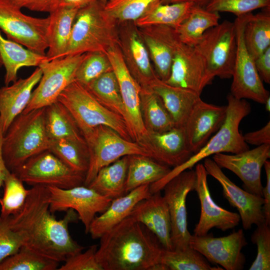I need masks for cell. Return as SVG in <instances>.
Instances as JSON below:
<instances>
[{
  "instance_id": "cell-1",
  "label": "cell",
  "mask_w": 270,
  "mask_h": 270,
  "mask_svg": "<svg viewBox=\"0 0 270 270\" xmlns=\"http://www.w3.org/2000/svg\"><path fill=\"white\" fill-rule=\"evenodd\" d=\"M78 220L72 209L66 210L62 219H56L50 210L48 190L42 186L29 189L22 207L10 216L12 228L21 236L23 246L59 262L84 248L72 238L68 228Z\"/></svg>"
},
{
  "instance_id": "cell-2",
  "label": "cell",
  "mask_w": 270,
  "mask_h": 270,
  "mask_svg": "<svg viewBox=\"0 0 270 270\" xmlns=\"http://www.w3.org/2000/svg\"><path fill=\"white\" fill-rule=\"evenodd\" d=\"M96 258L103 270H151L164 247L142 223L128 216L100 238Z\"/></svg>"
},
{
  "instance_id": "cell-3",
  "label": "cell",
  "mask_w": 270,
  "mask_h": 270,
  "mask_svg": "<svg viewBox=\"0 0 270 270\" xmlns=\"http://www.w3.org/2000/svg\"><path fill=\"white\" fill-rule=\"evenodd\" d=\"M228 104L225 120L213 136L196 152L185 162L173 168L162 178L150 185L151 194L162 190L166 184L181 172L192 169L200 161L218 153L237 154L249 149L240 132L242 120L251 110L250 104L244 99H238L230 94L227 96Z\"/></svg>"
},
{
  "instance_id": "cell-4",
  "label": "cell",
  "mask_w": 270,
  "mask_h": 270,
  "mask_svg": "<svg viewBox=\"0 0 270 270\" xmlns=\"http://www.w3.org/2000/svg\"><path fill=\"white\" fill-rule=\"evenodd\" d=\"M45 107L22 113L3 134L2 154L13 172L28 158L48 149L50 139L44 124Z\"/></svg>"
},
{
  "instance_id": "cell-5",
  "label": "cell",
  "mask_w": 270,
  "mask_h": 270,
  "mask_svg": "<svg viewBox=\"0 0 270 270\" xmlns=\"http://www.w3.org/2000/svg\"><path fill=\"white\" fill-rule=\"evenodd\" d=\"M98 0L78 10L64 56L92 52L106 53L120 44L115 20Z\"/></svg>"
},
{
  "instance_id": "cell-6",
  "label": "cell",
  "mask_w": 270,
  "mask_h": 270,
  "mask_svg": "<svg viewBox=\"0 0 270 270\" xmlns=\"http://www.w3.org/2000/svg\"><path fill=\"white\" fill-rule=\"evenodd\" d=\"M57 101L71 114L84 136L95 128L104 126L125 139L134 141L124 118L102 105L79 82L75 80L72 82L62 92Z\"/></svg>"
},
{
  "instance_id": "cell-7",
  "label": "cell",
  "mask_w": 270,
  "mask_h": 270,
  "mask_svg": "<svg viewBox=\"0 0 270 270\" xmlns=\"http://www.w3.org/2000/svg\"><path fill=\"white\" fill-rule=\"evenodd\" d=\"M89 154V166L84 185L88 186L103 167L124 156L140 154L150 157L140 144L125 139L112 128L99 126L84 136Z\"/></svg>"
},
{
  "instance_id": "cell-8",
  "label": "cell",
  "mask_w": 270,
  "mask_h": 270,
  "mask_svg": "<svg viewBox=\"0 0 270 270\" xmlns=\"http://www.w3.org/2000/svg\"><path fill=\"white\" fill-rule=\"evenodd\" d=\"M204 58L210 78L232 77L237 42L234 22L225 20L207 30L194 46Z\"/></svg>"
},
{
  "instance_id": "cell-9",
  "label": "cell",
  "mask_w": 270,
  "mask_h": 270,
  "mask_svg": "<svg viewBox=\"0 0 270 270\" xmlns=\"http://www.w3.org/2000/svg\"><path fill=\"white\" fill-rule=\"evenodd\" d=\"M12 173L32 186L64 189L84 185L86 176L72 169L48 150L30 158Z\"/></svg>"
},
{
  "instance_id": "cell-10",
  "label": "cell",
  "mask_w": 270,
  "mask_h": 270,
  "mask_svg": "<svg viewBox=\"0 0 270 270\" xmlns=\"http://www.w3.org/2000/svg\"><path fill=\"white\" fill-rule=\"evenodd\" d=\"M9 0H0V30L7 38L37 54L46 55L49 17L24 14Z\"/></svg>"
},
{
  "instance_id": "cell-11",
  "label": "cell",
  "mask_w": 270,
  "mask_h": 270,
  "mask_svg": "<svg viewBox=\"0 0 270 270\" xmlns=\"http://www.w3.org/2000/svg\"><path fill=\"white\" fill-rule=\"evenodd\" d=\"M86 54L46 60L39 67L42 77L30 100L22 113L46 107L56 102L62 92L75 80L77 69Z\"/></svg>"
},
{
  "instance_id": "cell-12",
  "label": "cell",
  "mask_w": 270,
  "mask_h": 270,
  "mask_svg": "<svg viewBox=\"0 0 270 270\" xmlns=\"http://www.w3.org/2000/svg\"><path fill=\"white\" fill-rule=\"evenodd\" d=\"M248 14L236 16V26L237 49L232 75L230 94L238 99H249L264 104L270 96L256 70L254 59L246 47L243 36Z\"/></svg>"
},
{
  "instance_id": "cell-13",
  "label": "cell",
  "mask_w": 270,
  "mask_h": 270,
  "mask_svg": "<svg viewBox=\"0 0 270 270\" xmlns=\"http://www.w3.org/2000/svg\"><path fill=\"white\" fill-rule=\"evenodd\" d=\"M195 183L196 172L190 169L177 174L163 188L170 218L172 250H183L190 246L191 234L188 229L186 198L194 190Z\"/></svg>"
},
{
  "instance_id": "cell-14",
  "label": "cell",
  "mask_w": 270,
  "mask_h": 270,
  "mask_svg": "<svg viewBox=\"0 0 270 270\" xmlns=\"http://www.w3.org/2000/svg\"><path fill=\"white\" fill-rule=\"evenodd\" d=\"M46 187L49 192L51 212L74 210L84 225L86 234H88L90 224L96 214L104 212L112 200L84 185L67 189L52 186Z\"/></svg>"
},
{
  "instance_id": "cell-15",
  "label": "cell",
  "mask_w": 270,
  "mask_h": 270,
  "mask_svg": "<svg viewBox=\"0 0 270 270\" xmlns=\"http://www.w3.org/2000/svg\"><path fill=\"white\" fill-rule=\"evenodd\" d=\"M248 244L242 229L226 236L215 238L208 234L191 235L189 245L210 262L221 266L226 270H242L246 258L242 252Z\"/></svg>"
},
{
  "instance_id": "cell-16",
  "label": "cell",
  "mask_w": 270,
  "mask_h": 270,
  "mask_svg": "<svg viewBox=\"0 0 270 270\" xmlns=\"http://www.w3.org/2000/svg\"><path fill=\"white\" fill-rule=\"evenodd\" d=\"M106 54L118 84L132 139L140 144L147 132L140 112L142 88L128 70L119 46Z\"/></svg>"
},
{
  "instance_id": "cell-17",
  "label": "cell",
  "mask_w": 270,
  "mask_h": 270,
  "mask_svg": "<svg viewBox=\"0 0 270 270\" xmlns=\"http://www.w3.org/2000/svg\"><path fill=\"white\" fill-rule=\"evenodd\" d=\"M270 158V144L237 154L218 153L212 156V160L221 168L230 170L242 180L245 190L262 197L261 171Z\"/></svg>"
},
{
  "instance_id": "cell-18",
  "label": "cell",
  "mask_w": 270,
  "mask_h": 270,
  "mask_svg": "<svg viewBox=\"0 0 270 270\" xmlns=\"http://www.w3.org/2000/svg\"><path fill=\"white\" fill-rule=\"evenodd\" d=\"M212 82L201 54L195 47L180 40L174 53L170 76L164 82L200 95L204 88Z\"/></svg>"
},
{
  "instance_id": "cell-19",
  "label": "cell",
  "mask_w": 270,
  "mask_h": 270,
  "mask_svg": "<svg viewBox=\"0 0 270 270\" xmlns=\"http://www.w3.org/2000/svg\"><path fill=\"white\" fill-rule=\"evenodd\" d=\"M204 166L208 174L215 178L221 185L224 196L230 205L238 212L242 228H251L265 222L262 212L264 198L242 189L223 172L222 168L212 159L206 158Z\"/></svg>"
},
{
  "instance_id": "cell-20",
  "label": "cell",
  "mask_w": 270,
  "mask_h": 270,
  "mask_svg": "<svg viewBox=\"0 0 270 270\" xmlns=\"http://www.w3.org/2000/svg\"><path fill=\"white\" fill-rule=\"evenodd\" d=\"M196 190L200 203L199 220L194 230V235H206L210 230L216 228L226 231L234 228L240 220L238 213L228 210L214 202L208 182V174L202 164H197L195 168Z\"/></svg>"
},
{
  "instance_id": "cell-21",
  "label": "cell",
  "mask_w": 270,
  "mask_h": 270,
  "mask_svg": "<svg viewBox=\"0 0 270 270\" xmlns=\"http://www.w3.org/2000/svg\"><path fill=\"white\" fill-rule=\"evenodd\" d=\"M140 144L154 160L173 168L185 162L192 155L184 128L174 126L164 132H147Z\"/></svg>"
},
{
  "instance_id": "cell-22",
  "label": "cell",
  "mask_w": 270,
  "mask_h": 270,
  "mask_svg": "<svg viewBox=\"0 0 270 270\" xmlns=\"http://www.w3.org/2000/svg\"><path fill=\"white\" fill-rule=\"evenodd\" d=\"M154 66L158 77L168 78L176 46L180 41L176 30L166 26L137 27Z\"/></svg>"
},
{
  "instance_id": "cell-23",
  "label": "cell",
  "mask_w": 270,
  "mask_h": 270,
  "mask_svg": "<svg viewBox=\"0 0 270 270\" xmlns=\"http://www.w3.org/2000/svg\"><path fill=\"white\" fill-rule=\"evenodd\" d=\"M226 106H220L204 102L201 98L192 108L184 126L189 148L198 152L224 123Z\"/></svg>"
},
{
  "instance_id": "cell-24",
  "label": "cell",
  "mask_w": 270,
  "mask_h": 270,
  "mask_svg": "<svg viewBox=\"0 0 270 270\" xmlns=\"http://www.w3.org/2000/svg\"><path fill=\"white\" fill-rule=\"evenodd\" d=\"M124 30L119 36V46L126 65L142 88H150L158 77L148 50L135 25Z\"/></svg>"
},
{
  "instance_id": "cell-25",
  "label": "cell",
  "mask_w": 270,
  "mask_h": 270,
  "mask_svg": "<svg viewBox=\"0 0 270 270\" xmlns=\"http://www.w3.org/2000/svg\"><path fill=\"white\" fill-rule=\"evenodd\" d=\"M129 216L151 231L164 249L172 250L170 215L167 203L160 191L139 202Z\"/></svg>"
},
{
  "instance_id": "cell-26",
  "label": "cell",
  "mask_w": 270,
  "mask_h": 270,
  "mask_svg": "<svg viewBox=\"0 0 270 270\" xmlns=\"http://www.w3.org/2000/svg\"><path fill=\"white\" fill-rule=\"evenodd\" d=\"M42 75L41 69L37 67L28 77L0 88V122L3 134L28 106Z\"/></svg>"
},
{
  "instance_id": "cell-27",
  "label": "cell",
  "mask_w": 270,
  "mask_h": 270,
  "mask_svg": "<svg viewBox=\"0 0 270 270\" xmlns=\"http://www.w3.org/2000/svg\"><path fill=\"white\" fill-rule=\"evenodd\" d=\"M150 185L140 186L124 195L114 199L107 209L99 216H96L91 222L88 233L93 239L100 238L129 216L134 206L152 194Z\"/></svg>"
},
{
  "instance_id": "cell-28",
  "label": "cell",
  "mask_w": 270,
  "mask_h": 270,
  "mask_svg": "<svg viewBox=\"0 0 270 270\" xmlns=\"http://www.w3.org/2000/svg\"><path fill=\"white\" fill-rule=\"evenodd\" d=\"M162 100L175 126L184 128L200 95L192 90L170 86L157 78L150 88Z\"/></svg>"
},
{
  "instance_id": "cell-29",
  "label": "cell",
  "mask_w": 270,
  "mask_h": 270,
  "mask_svg": "<svg viewBox=\"0 0 270 270\" xmlns=\"http://www.w3.org/2000/svg\"><path fill=\"white\" fill-rule=\"evenodd\" d=\"M78 10L58 7L50 13L46 54L48 60L64 56Z\"/></svg>"
},
{
  "instance_id": "cell-30",
  "label": "cell",
  "mask_w": 270,
  "mask_h": 270,
  "mask_svg": "<svg viewBox=\"0 0 270 270\" xmlns=\"http://www.w3.org/2000/svg\"><path fill=\"white\" fill-rule=\"evenodd\" d=\"M0 56L5 68V86H8L18 80V72L21 68L38 67L48 60L46 55L37 54L16 42L5 38L0 30Z\"/></svg>"
},
{
  "instance_id": "cell-31",
  "label": "cell",
  "mask_w": 270,
  "mask_h": 270,
  "mask_svg": "<svg viewBox=\"0 0 270 270\" xmlns=\"http://www.w3.org/2000/svg\"><path fill=\"white\" fill-rule=\"evenodd\" d=\"M171 168L150 156H128L125 194L142 185L154 183L165 176Z\"/></svg>"
},
{
  "instance_id": "cell-32",
  "label": "cell",
  "mask_w": 270,
  "mask_h": 270,
  "mask_svg": "<svg viewBox=\"0 0 270 270\" xmlns=\"http://www.w3.org/2000/svg\"><path fill=\"white\" fill-rule=\"evenodd\" d=\"M44 124L50 140L68 139L86 144L75 120L60 102L56 101L45 107Z\"/></svg>"
},
{
  "instance_id": "cell-33",
  "label": "cell",
  "mask_w": 270,
  "mask_h": 270,
  "mask_svg": "<svg viewBox=\"0 0 270 270\" xmlns=\"http://www.w3.org/2000/svg\"><path fill=\"white\" fill-rule=\"evenodd\" d=\"M128 156L102 168L88 186L111 200L124 195Z\"/></svg>"
},
{
  "instance_id": "cell-34",
  "label": "cell",
  "mask_w": 270,
  "mask_h": 270,
  "mask_svg": "<svg viewBox=\"0 0 270 270\" xmlns=\"http://www.w3.org/2000/svg\"><path fill=\"white\" fill-rule=\"evenodd\" d=\"M194 4L192 2L163 4L158 2L134 24L136 27L161 25L176 30L188 16Z\"/></svg>"
},
{
  "instance_id": "cell-35",
  "label": "cell",
  "mask_w": 270,
  "mask_h": 270,
  "mask_svg": "<svg viewBox=\"0 0 270 270\" xmlns=\"http://www.w3.org/2000/svg\"><path fill=\"white\" fill-rule=\"evenodd\" d=\"M220 18L218 12L194 4L188 16L176 30L182 43L195 46L207 30L219 24Z\"/></svg>"
},
{
  "instance_id": "cell-36",
  "label": "cell",
  "mask_w": 270,
  "mask_h": 270,
  "mask_svg": "<svg viewBox=\"0 0 270 270\" xmlns=\"http://www.w3.org/2000/svg\"><path fill=\"white\" fill-rule=\"evenodd\" d=\"M254 14L248 13L243 36L248 52L255 60L270 47V7Z\"/></svg>"
},
{
  "instance_id": "cell-37",
  "label": "cell",
  "mask_w": 270,
  "mask_h": 270,
  "mask_svg": "<svg viewBox=\"0 0 270 270\" xmlns=\"http://www.w3.org/2000/svg\"><path fill=\"white\" fill-rule=\"evenodd\" d=\"M140 108L147 132H161L176 126L161 98L152 90L142 88Z\"/></svg>"
},
{
  "instance_id": "cell-38",
  "label": "cell",
  "mask_w": 270,
  "mask_h": 270,
  "mask_svg": "<svg viewBox=\"0 0 270 270\" xmlns=\"http://www.w3.org/2000/svg\"><path fill=\"white\" fill-rule=\"evenodd\" d=\"M86 86L100 102L122 116L127 123L118 84L112 70L104 74Z\"/></svg>"
},
{
  "instance_id": "cell-39",
  "label": "cell",
  "mask_w": 270,
  "mask_h": 270,
  "mask_svg": "<svg viewBox=\"0 0 270 270\" xmlns=\"http://www.w3.org/2000/svg\"><path fill=\"white\" fill-rule=\"evenodd\" d=\"M50 151L73 170L86 174L89 166L87 144L68 140H50Z\"/></svg>"
},
{
  "instance_id": "cell-40",
  "label": "cell",
  "mask_w": 270,
  "mask_h": 270,
  "mask_svg": "<svg viewBox=\"0 0 270 270\" xmlns=\"http://www.w3.org/2000/svg\"><path fill=\"white\" fill-rule=\"evenodd\" d=\"M160 262L168 270H223L218 266H212L200 252L190 246L183 250H164Z\"/></svg>"
},
{
  "instance_id": "cell-41",
  "label": "cell",
  "mask_w": 270,
  "mask_h": 270,
  "mask_svg": "<svg viewBox=\"0 0 270 270\" xmlns=\"http://www.w3.org/2000/svg\"><path fill=\"white\" fill-rule=\"evenodd\" d=\"M60 262L22 246L0 262V270H56Z\"/></svg>"
},
{
  "instance_id": "cell-42",
  "label": "cell",
  "mask_w": 270,
  "mask_h": 270,
  "mask_svg": "<svg viewBox=\"0 0 270 270\" xmlns=\"http://www.w3.org/2000/svg\"><path fill=\"white\" fill-rule=\"evenodd\" d=\"M4 194L0 199V215L8 217L17 213L24 206L29 192L24 182L8 171L4 178Z\"/></svg>"
},
{
  "instance_id": "cell-43",
  "label": "cell",
  "mask_w": 270,
  "mask_h": 270,
  "mask_svg": "<svg viewBox=\"0 0 270 270\" xmlns=\"http://www.w3.org/2000/svg\"><path fill=\"white\" fill-rule=\"evenodd\" d=\"M162 0H110L104 5L106 14L117 22H134Z\"/></svg>"
},
{
  "instance_id": "cell-44",
  "label": "cell",
  "mask_w": 270,
  "mask_h": 270,
  "mask_svg": "<svg viewBox=\"0 0 270 270\" xmlns=\"http://www.w3.org/2000/svg\"><path fill=\"white\" fill-rule=\"evenodd\" d=\"M112 70V67L106 53H86L77 69L75 80L86 86L104 74Z\"/></svg>"
},
{
  "instance_id": "cell-45",
  "label": "cell",
  "mask_w": 270,
  "mask_h": 270,
  "mask_svg": "<svg viewBox=\"0 0 270 270\" xmlns=\"http://www.w3.org/2000/svg\"><path fill=\"white\" fill-rule=\"evenodd\" d=\"M251 236L252 242L257 246V254L250 270H270V228L265 222L256 226Z\"/></svg>"
},
{
  "instance_id": "cell-46",
  "label": "cell",
  "mask_w": 270,
  "mask_h": 270,
  "mask_svg": "<svg viewBox=\"0 0 270 270\" xmlns=\"http://www.w3.org/2000/svg\"><path fill=\"white\" fill-rule=\"evenodd\" d=\"M267 7H270V0H210L205 8L210 11L228 12L239 16Z\"/></svg>"
},
{
  "instance_id": "cell-47",
  "label": "cell",
  "mask_w": 270,
  "mask_h": 270,
  "mask_svg": "<svg viewBox=\"0 0 270 270\" xmlns=\"http://www.w3.org/2000/svg\"><path fill=\"white\" fill-rule=\"evenodd\" d=\"M22 246L21 236L12 228L10 216H0V262Z\"/></svg>"
},
{
  "instance_id": "cell-48",
  "label": "cell",
  "mask_w": 270,
  "mask_h": 270,
  "mask_svg": "<svg viewBox=\"0 0 270 270\" xmlns=\"http://www.w3.org/2000/svg\"><path fill=\"white\" fill-rule=\"evenodd\" d=\"M97 245L90 246L84 252H79L68 257L58 270H103L97 262Z\"/></svg>"
},
{
  "instance_id": "cell-49",
  "label": "cell",
  "mask_w": 270,
  "mask_h": 270,
  "mask_svg": "<svg viewBox=\"0 0 270 270\" xmlns=\"http://www.w3.org/2000/svg\"><path fill=\"white\" fill-rule=\"evenodd\" d=\"M19 8L50 13L58 8V0H9Z\"/></svg>"
},
{
  "instance_id": "cell-50",
  "label": "cell",
  "mask_w": 270,
  "mask_h": 270,
  "mask_svg": "<svg viewBox=\"0 0 270 270\" xmlns=\"http://www.w3.org/2000/svg\"><path fill=\"white\" fill-rule=\"evenodd\" d=\"M244 142L248 144L259 146L270 144V122L260 129L242 135Z\"/></svg>"
},
{
  "instance_id": "cell-51",
  "label": "cell",
  "mask_w": 270,
  "mask_h": 270,
  "mask_svg": "<svg viewBox=\"0 0 270 270\" xmlns=\"http://www.w3.org/2000/svg\"><path fill=\"white\" fill-rule=\"evenodd\" d=\"M255 66L262 81L270 84V47L254 60Z\"/></svg>"
},
{
  "instance_id": "cell-52",
  "label": "cell",
  "mask_w": 270,
  "mask_h": 270,
  "mask_svg": "<svg viewBox=\"0 0 270 270\" xmlns=\"http://www.w3.org/2000/svg\"><path fill=\"white\" fill-rule=\"evenodd\" d=\"M266 174V185L262 188V198L264 204L262 212L265 222L270 224V162L267 160L264 165Z\"/></svg>"
},
{
  "instance_id": "cell-53",
  "label": "cell",
  "mask_w": 270,
  "mask_h": 270,
  "mask_svg": "<svg viewBox=\"0 0 270 270\" xmlns=\"http://www.w3.org/2000/svg\"><path fill=\"white\" fill-rule=\"evenodd\" d=\"M98 0H58V8H82Z\"/></svg>"
},
{
  "instance_id": "cell-54",
  "label": "cell",
  "mask_w": 270,
  "mask_h": 270,
  "mask_svg": "<svg viewBox=\"0 0 270 270\" xmlns=\"http://www.w3.org/2000/svg\"><path fill=\"white\" fill-rule=\"evenodd\" d=\"M3 134H4L0 122V188L3 186V183L6 176L9 171L5 165L2 154V143Z\"/></svg>"
},
{
  "instance_id": "cell-55",
  "label": "cell",
  "mask_w": 270,
  "mask_h": 270,
  "mask_svg": "<svg viewBox=\"0 0 270 270\" xmlns=\"http://www.w3.org/2000/svg\"><path fill=\"white\" fill-rule=\"evenodd\" d=\"M210 0H162L163 4H173L180 2H192L205 8Z\"/></svg>"
},
{
  "instance_id": "cell-56",
  "label": "cell",
  "mask_w": 270,
  "mask_h": 270,
  "mask_svg": "<svg viewBox=\"0 0 270 270\" xmlns=\"http://www.w3.org/2000/svg\"><path fill=\"white\" fill-rule=\"evenodd\" d=\"M264 104L265 105V109L266 111L268 112H270V96H269L266 99Z\"/></svg>"
},
{
  "instance_id": "cell-57",
  "label": "cell",
  "mask_w": 270,
  "mask_h": 270,
  "mask_svg": "<svg viewBox=\"0 0 270 270\" xmlns=\"http://www.w3.org/2000/svg\"><path fill=\"white\" fill-rule=\"evenodd\" d=\"M100 1H102V2H103L104 3L106 4L107 2L110 0H100Z\"/></svg>"
},
{
  "instance_id": "cell-58",
  "label": "cell",
  "mask_w": 270,
  "mask_h": 270,
  "mask_svg": "<svg viewBox=\"0 0 270 270\" xmlns=\"http://www.w3.org/2000/svg\"><path fill=\"white\" fill-rule=\"evenodd\" d=\"M2 66V60L0 56V67Z\"/></svg>"
}]
</instances>
